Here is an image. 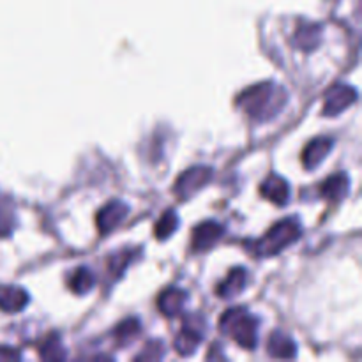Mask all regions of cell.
I'll return each instance as SVG.
<instances>
[{
  "label": "cell",
  "mask_w": 362,
  "mask_h": 362,
  "mask_svg": "<svg viewBox=\"0 0 362 362\" xmlns=\"http://www.w3.org/2000/svg\"><path fill=\"white\" fill-rule=\"evenodd\" d=\"M286 90L272 81H264L246 88L237 98V105L255 120H271L285 106Z\"/></svg>",
  "instance_id": "cell-1"
},
{
  "label": "cell",
  "mask_w": 362,
  "mask_h": 362,
  "mask_svg": "<svg viewBox=\"0 0 362 362\" xmlns=\"http://www.w3.org/2000/svg\"><path fill=\"white\" fill-rule=\"evenodd\" d=\"M219 329L226 336L235 339L243 349L253 350L257 346L258 320L244 308L228 310L219 320Z\"/></svg>",
  "instance_id": "cell-2"
},
{
  "label": "cell",
  "mask_w": 362,
  "mask_h": 362,
  "mask_svg": "<svg viewBox=\"0 0 362 362\" xmlns=\"http://www.w3.org/2000/svg\"><path fill=\"white\" fill-rule=\"evenodd\" d=\"M300 225L296 219L288 218L283 219L281 223L272 226L260 240H257L253 246V251L258 257H272L285 250L286 246L296 243L300 237Z\"/></svg>",
  "instance_id": "cell-3"
},
{
  "label": "cell",
  "mask_w": 362,
  "mask_h": 362,
  "mask_svg": "<svg viewBox=\"0 0 362 362\" xmlns=\"http://www.w3.org/2000/svg\"><path fill=\"white\" fill-rule=\"evenodd\" d=\"M212 179V170L209 166H193V168L186 170L182 175L177 179L175 184V194L180 200H187L193 197L197 191L207 186Z\"/></svg>",
  "instance_id": "cell-4"
},
{
  "label": "cell",
  "mask_w": 362,
  "mask_h": 362,
  "mask_svg": "<svg viewBox=\"0 0 362 362\" xmlns=\"http://www.w3.org/2000/svg\"><path fill=\"white\" fill-rule=\"evenodd\" d=\"M357 101V90L350 85L339 83L334 85L331 90L325 94V103H324V115L325 117H334L339 115L341 112H345L350 105Z\"/></svg>",
  "instance_id": "cell-5"
},
{
  "label": "cell",
  "mask_w": 362,
  "mask_h": 362,
  "mask_svg": "<svg viewBox=\"0 0 362 362\" xmlns=\"http://www.w3.org/2000/svg\"><path fill=\"white\" fill-rule=\"evenodd\" d=\"M127 205L119 200H112L98 212V228L101 233H110L126 219Z\"/></svg>",
  "instance_id": "cell-6"
},
{
  "label": "cell",
  "mask_w": 362,
  "mask_h": 362,
  "mask_svg": "<svg viewBox=\"0 0 362 362\" xmlns=\"http://www.w3.org/2000/svg\"><path fill=\"white\" fill-rule=\"evenodd\" d=\"M225 228L216 221H205L198 225L193 230V240H191V247L194 251H205L211 250L216 243L223 237Z\"/></svg>",
  "instance_id": "cell-7"
},
{
  "label": "cell",
  "mask_w": 362,
  "mask_h": 362,
  "mask_svg": "<svg viewBox=\"0 0 362 362\" xmlns=\"http://www.w3.org/2000/svg\"><path fill=\"white\" fill-rule=\"evenodd\" d=\"M204 339V329H198L191 320L184 322L175 338V350L180 356H191Z\"/></svg>",
  "instance_id": "cell-8"
},
{
  "label": "cell",
  "mask_w": 362,
  "mask_h": 362,
  "mask_svg": "<svg viewBox=\"0 0 362 362\" xmlns=\"http://www.w3.org/2000/svg\"><path fill=\"white\" fill-rule=\"evenodd\" d=\"M332 145H334V140L327 136L315 138L308 144V147L304 148L303 152V163L308 170H315L331 152Z\"/></svg>",
  "instance_id": "cell-9"
},
{
  "label": "cell",
  "mask_w": 362,
  "mask_h": 362,
  "mask_svg": "<svg viewBox=\"0 0 362 362\" xmlns=\"http://www.w3.org/2000/svg\"><path fill=\"white\" fill-rule=\"evenodd\" d=\"M262 197L271 200L276 205H286L290 200V186L283 177L269 175L260 187Z\"/></svg>",
  "instance_id": "cell-10"
},
{
  "label": "cell",
  "mask_w": 362,
  "mask_h": 362,
  "mask_svg": "<svg viewBox=\"0 0 362 362\" xmlns=\"http://www.w3.org/2000/svg\"><path fill=\"white\" fill-rule=\"evenodd\" d=\"M187 296L179 288H166L165 292L159 296L158 299V306L159 311H161L165 317L173 318L182 311L184 304H186Z\"/></svg>",
  "instance_id": "cell-11"
},
{
  "label": "cell",
  "mask_w": 362,
  "mask_h": 362,
  "mask_svg": "<svg viewBox=\"0 0 362 362\" xmlns=\"http://www.w3.org/2000/svg\"><path fill=\"white\" fill-rule=\"evenodd\" d=\"M267 352L276 359H292L296 357L297 350L296 343L290 336L283 334V332H272L267 341Z\"/></svg>",
  "instance_id": "cell-12"
},
{
  "label": "cell",
  "mask_w": 362,
  "mask_h": 362,
  "mask_svg": "<svg viewBox=\"0 0 362 362\" xmlns=\"http://www.w3.org/2000/svg\"><path fill=\"white\" fill-rule=\"evenodd\" d=\"M28 303V296L25 290L16 286H4L0 288V310L7 313H18Z\"/></svg>",
  "instance_id": "cell-13"
},
{
  "label": "cell",
  "mask_w": 362,
  "mask_h": 362,
  "mask_svg": "<svg viewBox=\"0 0 362 362\" xmlns=\"http://www.w3.org/2000/svg\"><path fill=\"white\" fill-rule=\"evenodd\" d=\"M350 189V180L345 173H336L331 175L320 187V194L331 202H339L346 197Z\"/></svg>",
  "instance_id": "cell-14"
},
{
  "label": "cell",
  "mask_w": 362,
  "mask_h": 362,
  "mask_svg": "<svg viewBox=\"0 0 362 362\" xmlns=\"http://www.w3.org/2000/svg\"><path fill=\"white\" fill-rule=\"evenodd\" d=\"M247 283V274L244 269H233L230 272L228 278L218 286V296L223 297V299H230L233 296H239L240 292L244 290Z\"/></svg>",
  "instance_id": "cell-15"
},
{
  "label": "cell",
  "mask_w": 362,
  "mask_h": 362,
  "mask_svg": "<svg viewBox=\"0 0 362 362\" xmlns=\"http://www.w3.org/2000/svg\"><path fill=\"white\" fill-rule=\"evenodd\" d=\"M16 226V214L9 198L0 197V237L9 235Z\"/></svg>",
  "instance_id": "cell-16"
},
{
  "label": "cell",
  "mask_w": 362,
  "mask_h": 362,
  "mask_svg": "<svg viewBox=\"0 0 362 362\" xmlns=\"http://www.w3.org/2000/svg\"><path fill=\"white\" fill-rule=\"evenodd\" d=\"M94 283H95L94 274H92L88 269L80 267L73 272V276H71L69 288L73 290L74 293H87L88 290L94 286Z\"/></svg>",
  "instance_id": "cell-17"
},
{
  "label": "cell",
  "mask_w": 362,
  "mask_h": 362,
  "mask_svg": "<svg viewBox=\"0 0 362 362\" xmlns=\"http://www.w3.org/2000/svg\"><path fill=\"white\" fill-rule=\"evenodd\" d=\"M177 226H179V218H177L175 212L173 211L165 212V214L161 216V219L158 221V225H156V230H154L156 237H158L159 240L168 239V237L175 232Z\"/></svg>",
  "instance_id": "cell-18"
},
{
  "label": "cell",
  "mask_w": 362,
  "mask_h": 362,
  "mask_svg": "<svg viewBox=\"0 0 362 362\" xmlns=\"http://www.w3.org/2000/svg\"><path fill=\"white\" fill-rule=\"evenodd\" d=\"M42 359L46 361H62L66 359V350L62 349V343L57 336H49L45 343L41 345V350H39Z\"/></svg>",
  "instance_id": "cell-19"
},
{
  "label": "cell",
  "mask_w": 362,
  "mask_h": 362,
  "mask_svg": "<svg viewBox=\"0 0 362 362\" xmlns=\"http://www.w3.org/2000/svg\"><path fill=\"white\" fill-rule=\"evenodd\" d=\"M140 332V322L134 320V318H129V320L122 322V324L117 327L115 331V339L119 345H127V343L133 341L134 338Z\"/></svg>",
  "instance_id": "cell-20"
},
{
  "label": "cell",
  "mask_w": 362,
  "mask_h": 362,
  "mask_svg": "<svg viewBox=\"0 0 362 362\" xmlns=\"http://www.w3.org/2000/svg\"><path fill=\"white\" fill-rule=\"evenodd\" d=\"M318 37H320L318 27H304L300 28V30H297L293 42H296V46H299V48L311 49L318 45V41H320Z\"/></svg>",
  "instance_id": "cell-21"
},
{
  "label": "cell",
  "mask_w": 362,
  "mask_h": 362,
  "mask_svg": "<svg viewBox=\"0 0 362 362\" xmlns=\"http://www.w3.org/2000/svg\"><path fill=\"white\" fill-rule=\"evenodd\" d=\"M129 257H131V253H119V255H115L112 260H110V269H112L113 274L119 276L120 272L124 271V267H126L127 262H129Z\"/></svg>",
  "instance_id": "cell-22"
}]
</instances>
